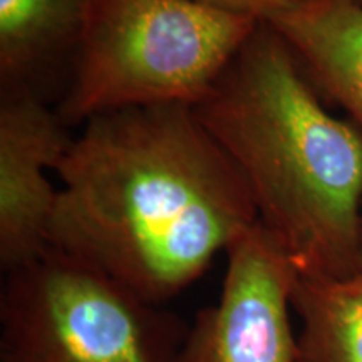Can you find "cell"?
I'll return each mask as SVG.
<instances>
[{
  "label": "cell",
  "instance_id": "cell-1",
  "mask_svg": "<svg viewBox=\"0 0 362 362\" xmlns=\"http://www.w3.org/2000/svg\"><path fill=\"white\" fill-rule=\"evenodd\" d=\"M54 171L49 245L149 304L180 296L259 221L243 176L187 104L90 117Z\"/></svg>",
  "mask_w": 362,
  "mask_h": 362
},
{
  "label": "cell",
  "instance_id": "cell-2",
  "mask_svg": "<svg viewBox=\"0 0 362 362\" xmlns=\"http://www.w3.org/2000/svg\"><path fill=\"white\" fill-rule=\"evenodd\" d=\"M314 89L282 35L260 22L193 110L298 274L347 277L361 272L362 131Z\"/></svg>",
  "mask_w": 362,
  "mask_h": 362
},
{
  "label": "cell",
  "instance_id": "cell-3",
  "mask_svg": "<svg viewBox=\"0 0 362 362\" xmlns=\"http://www.w3.org/2000/svg\"><path fill=\"white\" fill-rule=\"evenodd\" d=\"M259 24L194 0H90L57 115L79 124L126 107L197 106Z\"/></svg>",
  "mask_w": 362,
  "mask_h": 362
},
{
  "label": "cell",
  "instance_id": "cell-4",
  "mask_svg": "<svg viewBox=\"0 0 362 362\" xmlns=\"http://www.w3.org/2000/svg\"><path fill=\"white\" fill-rule=\"evenodd\" d=\"M189 324L57 248L7 272L0 362H175Z\"/></svg>",
  "mask_w": 362,
  "mask_h": 362
},
{
  "label": "cell",
  "instance_id": "cell-5",
  "mask_svg": "<svg viewBox=\"0 0 362 362\" xmlns=\"http://www.w3.org/2000/svg\"><path fill=\"white\" fill-rule=\"evenodd\" d=\"M298 270L259 221L226 250L220 297L189 324L175 362H297Z\"/></svg>",
  "mask_w": 362,
  "mask_h": 362
},
{
  "label": "cell",
  "instance_id": "cell-6",
  "mask_svg": "<svg viewBox=\"0 0 362 362\" xmlns=\"http://www.w3.org/2000/svg\"><path fill=\"white\" fill-rule=\"evenodd\" d=\"M72 138L33 89L2 90L0 103V267L11 272L49 250L59 189L56 170Z\"/></svg>",
  "mask_w": 362,
  "mask_h": 362
},
{
  "label": "cell",
  "instance_id": "cell-7",
  "mask_svg": "<svg viewBox=\"0 0 362 362\" xmlns=\"http://www.w3.org/2000/svg\"><path fill=\"white\" fill-rule=\"evenodd\" d=\"M267 24L287 42L314 88L337 103L362 131V6L309 0Z\"/></svg>",
  "mask_w": 362,
  "mask_h": 362
},
{
  "label": "cell",
  "instance_id": "cell-8",
  "mask_svg": "<svg viewBox=\"0 0 362 362\" xmlns=\"http://www.w3.org/2000/svg\"><path fill=\"white\" fill-rule=\"evenodd\" d=\"M90 0H0L2 90L34 89L44 72L74 57Z\"/></svg>",
  "mask_w": 362,
  "mask_h": 362
},
{
  "label": "cell",
  "instance_id": "cell-9",
  "mask_svg": "<svg viewBox=\"0 0 362 362\" xmlns=\"http://www.w3.org/2000/svg\"><path fill=\"white\" fill-rule=\"evenodd\" d=\"M292 312L300 320L297 362H362V270L337 279L298 274Z\"/></svg>",
  "mask_w": 362,
  "mask_h": 362
},
{
  "label": "cell",
  "instance_id": "cell-10",
  "mask_svg": "<svg viewBox=\"0 0 362 362\" xmlns=\"http://www.w3.org/2000/svg\"><path fill=\"white\" fill-rule=\"evenodd\" d=\"M194 2L237 16L252 17L260 22H270L285 12L304 6L309 0H194Z\"/></svg>",
  "mask_w": 362,
  "mask_h": 362
},
{
  "label": "cell",
  "instance_id": "cell-11",
  "mask_svg": "<svg viewBox=\"0 0 362 362\" xmlns=\"http://www.w3.org/2000/svg\"><path fill=\"white\" fill-rule=\"evenodd\" d=\"M359 264L362 270V221H361V242H359Z\"/></svg>",
  "mask_w": 362,
  "mask_h": 362
},
{
  "label": "cell",
  "instance_id": "cell-12",
  "mask_svg": "<svg viewBox=\"0 0 362 362\" xmlns=\"http://www.w3.org/2000/svg\"><path fill=\"white\" fill-rule=\"evenodd\" d=\"M354 2H357V4H361V6H362V0H354Z\"/></svg>",
  "mask_w": 362,
  "mask_h": 362
}]
</instances>
